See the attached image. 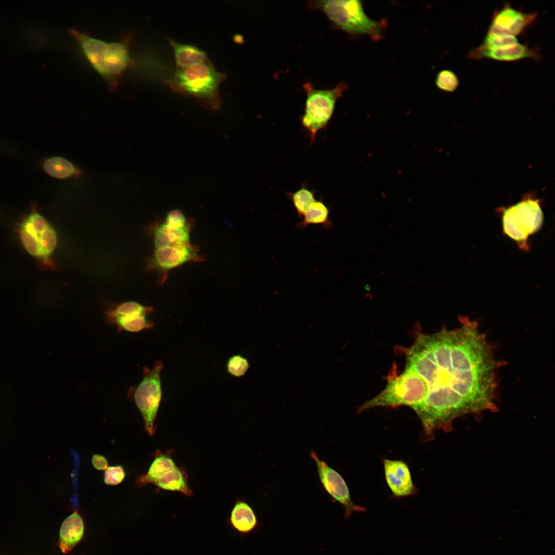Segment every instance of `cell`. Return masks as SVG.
Wrapping results in <instances>:
<instances>
[{"instance_id":"cell-1","label":"cell","mask_w":555,"mask_h":555,"mask_svg":"<svg viewBox=\"0 0 555 555\" xmlns=\"http://www.w3.org/2000/svg\"><path fill=\"white\" fill-rule=\"evenodd\" d=\"M452 330L420 334L404 349L405 368L425 381L428 394L412 409L426 436L449 431L461 416L494 411L497 362L485 335L475 322L460 321Z\"/></svg>"},{"instance_id":"cell-2","label":"cell","mask_w":555,"mask_h":555,"mask_svg":"<svg viewBox=\"0 0 555 555\" xmlns=\"http://www.w3.org/2000/svg\"><path fill=\"white\" fill-rule=\"evenodd\" d=\"M226 78L210 61L183 69H177L173 76L164 79L173 91L193 97L211 110L217 109L221 101L220 84Z\"/></svg>"},{"instance_id":"cell-3","label":"cell","mask_w":555,"mask_h":555,"mask_svg":"<svg viewBox=\"0 0 555 555\" xmlns=\"http://www.w3.org/2000/svg\"><path fill=\"white\" fill-rule=\"evenodd\" d=\"M94 69L115 89L117 80L131 63L127 41L107 43L76 30L70 31Z\"/></svg>"},{"instance_id":"cell-4","label":"cell","mask_w":555,"mask_h":555,"mask_svg":"<svg viewBox=\"0 0 555 555\" xmlns=\"http://www.w3.org/2000/svg\"><path fill=\"white\" fill-rule=\"evenodd\" d=\"M386 379V385L382 391L360 406L358 412L376 407L407 405L412 408L423 401L428 394L425 380L412 370L404 368L398 375L396 366L393 365Z\"/></svg>"},{"instance_id":"cell-5","label":"cell","mask_w":555,"mask_h":555,"mask_svg":"<svg viewBox=\"0 0 555 555\" xmlns=\"http://www.w3.org/2000/svg\"><path fill=\"white\" fill-rule=\"evenodd\" d=\"M336 26L351 35H367L374 40L382 38L383 21L371 19L359 0H328L314 2Z\"/></svg>"},{"instance_id":"cell-6","label":"cell","mask_w":555,"mask_h":555,"mask_svg":"<svg viewBox=\"0 0 555 555\" xmlns=\"http://www.w3.org/2000/svg\"><path fill=\"white\" fill-rule=\"evenodd\" d=\"M347 87L343 82L328 89H314L309 83L304 84L306 100L304 114L301 121L309 134L311 143L315 140L318 132L327 126L334 113L337 100Z\"/></svg>"},{"instance_id":"cell-7","label":"cell","mask_w":555,"mask_h":555,"mask_svg":"<svg viewBox=\"0 0 555 555\" xmlns=\"http://www.w3.org/2000/svg\"><path fill=\"white\" fill-rule=\"evenodd\" d=\"M162 367L161 361L156 362L153 369L144 367L143 379L134 393L136 404L142 415L145 428L150 436L156 431L155 422L161 400L160 372Z\"/></svg>"},{"instance_id":"cell-8","label":"cell","mask_w":555,"mask_h":555,"mask_svg":"<svg viewBox=\"0 0 555 555\" xmlns=\"http://www.w3.org/2000/svg\"><path fill=\"white\" fill-rule=\"evenodd\" d=\"M543 215L538 200L527 199L506 209L503 216V229L510 238L524 242L542 224Z\"/></svg>"},{"instance_id":"cell-9","label":"cell","mask_w":555,"mask_h":555,"mask_svg":"<svg viewBox=\"0 0 555 555\" xmlns=\"http://www.w3.org/2000/svg\"><path fill=\"white\" fill-rule=\"evenodd\" d=\"M20 235L26 250L39 258H48L57 243L54 230L36 212L31 213L25 219L21 225Z\"/></svg>"},{"instance_id":"cell-10","label":"cell","mask_w":555,"mask_h":555,"mask_svg":"<svg viewBox=\"0 0 555 555\" xmlns=\"http://www.w3.org/2000/svg\"><path fill=\"white\" fill-rule=\"evenodd\" d=\"M310 456L316 464L319 477L325 490L344 507L345 519H348L354 512L366 510L365 508L355 504L351 500L347 485L338 472L321 460L314 451L310 453Z\"/></svg>"},{"instance_id":"cell-11","label":"cell","mask_w":555,"mask_h":555,"mask_svg":"<svg viewBox=\"0 0 555 555\" xmlns=\"http://www.w3.org/2000/svg\"><path fill=\"white\" fill-rule=\"evenodd\" d=\"M537 16L536 13H526L506 4L493 13L488 33L515 36L524 32Z\"/></svg>"},{"instance_id":"cell-12","label":"cell","mask_w":555,"mask_h":555,"mask_svg":"<svg viewBox=\"0 0 555 555\" xmlns=\"http://www.w3.org/2000/svg\"><path fill=\"white\" fill-rule=\"evenodd\" d=\"M148 309L133 301L124 302L107 313V319L119 330L137 332L151 328L152 323L146 318Z\"/></svg>"},{"instance_id":"cell-13","label":"cell","mask_w":555,"mask_h":555,"mask_svg":"<svg viewBox=\"0 0 555 555\" xmlns=\"http://www.w3.org/2000/svg\"><path fill=\"white\" fill-rule=\"evenodd\" d=\"M385 479L393 494L396 497L409 496L416 492L409 468L400 460L383 459Z\"/></svg>"},{"instance_id":"cell-14","label":"cell","mask_w":555,"mask_h":555,"mask_svg":"<svg viewBox=\"0 0 555 555\" xmlns=\"http://www.w3.org/2000/svg\"><path fill=\"white\" fill-rule=\"evenodd\" d=\"M538 53L534 48L517 43L515 44L495 48H484L480 46L471 50L469 57L473 60L490 59L510 62L525 58H538Z\"/></svg>"},{"instance_id":"cell-15","label":"cell","mask_w":555,"mask_h":555,"mask_svg":"<svg viewBox=\"0 0 555 555\" xmlns=\"http://www.w3.org/2000/svg\"><path fill=\"white\" fill-rule=\"evenodd\" d=\"M197 257V250L190 244L169 246L156 249L152 264L159 270L167 271Z\"/></svg>"},{"instance_id":"cell-16","label":"cell","mask_w":555,"mask_h":555,"mask_svg":"<svg viewBox=\"0 0 555 555\" xmlns=\"http://www.w3.org/2000/svg\"><path fill=\"white\" fill-rule=\"evenodd\" d=\"M227 523L243 536L254 531L258 526V522L253 510L243 500H238L236 502Z\"/></svg>"},{"instance_id":"cell-17","label":"cell","mask_w":555,"mask_h":555,"mask_svg":"<svg viewBox=\"0 0 555 555\" xmlns=\"http://www.w3.org/2000/svg\"><path fill=\"white\" fill-rule=\"evenodd\" d=\"M83 533V520L75 512L65 520L61 527L59 546L62 551H70L81 540Z\"/></svg>"},{"instance_id":"cell-18","label":"cell","mask_w":555,"mask_h":555,"mask_svg":"<svg viewBox=\"0 0 555 555\" xmlns=\"http://www.w3.org/2000/svg\"><path fill=\"white\" fill-rule=\"evenodd\" d=\"M175 57L177 69H183L210 61L205 51L196 46L184 44L168 38Z\"/></svg>"},{"instance_id":"cell-19","label":"cell","mask_w":555,"mask_h":555,"mask_svg":"<svg viewBox=\"0 0 555 555\" xmlns=\"http://www.w3.org/2000/svg\"><path fill=\"white\" fill-rule=\"evenodd\" d=\"M188 224L183 228L171 229L164 223L157 226L154 232V241L156 249L169 246L190 244V227Z\"/></svg>"},{"instance_id":"cell-20","label":"cell","mask_w":555,"mask_h":555,"mask_svg":"<svg viewBox=\"0 0 555 555\" xmlns=\"http://www.w3.org/2000/svg\"><path fill=\"white\" fill-rule=\"evenodd\" d=\"M154 484L163 490L179 492L188 496L193 495L186 473L177 466L161 475Z\"/></svg>"},{"instance_id":"cell-21","label":"cell","mask_w":555,"mask_h":555,"mask_svg":"<svg viewBox=\"0 0 555 555\" xmlns=\"http://www.w3.org/2000/svg\"><path fill=\"white\" fill-rule=\"evenodd\" d=\"M330 209L321 198L316 200L303 216V219L296 228L304 229L310 225H322L326 230L333 227V223L329 217Z\"/></svg>"},{"instance_id":"cell-22","label":"cell","mask_w":555,"mask_h":555,"mask_svg":"<svg viewBox=\"0 0 555 555\" xmlns=\"http://www.w3.org/2000/svg\"><path fill=\"white\" fill-rule=\"evenodd\" d=\"M172 458L165 454H160L156 456L146 474L139 479V485H145L154 483L163 474L176 467Z\"/></svg>"},{"instance_id":"cell-23","label":"cell","mask_w":555,"mask_h":555,"mask_svg":"<svg viewBox=\"0 0 555 555\" xmlns=\"http://www.w3.org/2000/svg\"><path fill=\"white\" fill-rule=\"evenodd\" d=\"M314 194L315 191L309 189L305 183L302 184L300 189L297 191L287 193L300 218H302L304 214L316 200Z\"/></svg>"},{"instance_id":"cell-24","label":"cell","mask_w":555,"mask_h":555,"mask_svg":"<svg viewBox=\"0 0 555 555\" xmlns=\"http://www.w3.org/2000/svg\"><path fill=\"white\" fill-rule=\"evenodd\" d=\"M44 168L51 176L59 179L69 177L77 172L76 169L70 161L60 157L47 159L44 163Z\"/></svg>"},{"instance_id":"cell-25","label":"cell","mask_w":555,"mask_h":555,"mask_svg":"<svg viewBox=\"0 0 555 555\" xmlns=\"http://www.w3.org/2000/svg\"><path fill=\"white\" fill-rule=\"evenodd\" d=\"M435 83L440 90L446 92H453L459 85V80L454 72L450 70H442L437 73Z\"/></svg>"},{"instance_id":"cell-26","label":"cell","mask_w":555,"mask_h":555,"mask_svg":"<svg viewBox=\"0 0 555 555\" xmlns=\"http://www.w3.org/2000/svg\"><path fill=\"white\" fill-rule=\"evenodd\" d=\"M519 43L515 36L501 35L487 33L482 44L479 46L484 48H495L515 44Z\"/></svg>"},{"instance_id":"cell-27","label":"cell","mask_w":555,"mask_h":555,"mask_svg":"<svg viewBox=\"0 0 555 555\" xmlns=\"http://www.w3.org/2000/svg\"><path fill=\"white\" fill-rule=\"evenodd\" d=\"M249 366L246 359L240 355H235L229 358L227 363V370L231 375L240 377L246 373Z\"/></svg>"},{"instance_id":"cell-28","label":"cell","mask_w":555,"mask_h":555,"mask_svg":"<svg viewBox=\"0 0 555 555\" xmlns=\"http://www.w3.org/2000/svg\"><path fill=\"white\" fill-rule=\"evenodd\" d=\"M125 477V472L122 466H113L105 470L104 482L107 485H117L124 480Z\"/></svg>"},{"instance_id":"cell-29","label":"cell","mask_w":555,"mask_h":555,"mask_svg":"<svg viewBox=\"0 0 555 555\" xmlns=\"http://www.w3.org/2000/svg\"><path fill=\"white\" fill-rule=\"evenodd\" d=\"M164 223L168 228L173 229L183 228L188 225L185 216L178 210L170 212Z\"/></svg>"},{"instance_id":"cell-30","label":"cell","mask_w":555,"mask_h":555,"mask_svg":"<svg viewBox=\"0 0 555 555\" xmlns=\"http://www.w3.org/2000/svg\"><path fill=\"white\" fill-rule=\"evenodd\" d=\"M91 462L94 468L98 470H105L108 466L107 459L103 455L95 454L91 458Z\"/></svg>"}]
</instances>
